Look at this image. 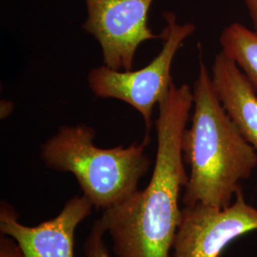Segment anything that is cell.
Here are the masks:
<instances>
[{"mask_svg":"<svg viewBox=\"0 0 257 257\" xmlns=\"http://www.w3.org/2000/svg\"><path fill=\"white\" fill-rule=\"evenodd\" d=\"M106 230L100 219L95 221L85 242L86 257H110L105 241Z\"/></svg>","mask_w":257,"mask_h":257,"instance_id":"cell-10","label":"cell"},{"mask_svg":"<svg viewBox=\"0 0 257 257\" xmlns=\"http://www.w3.org/2000/svg\"><path fill=\"white\" fill-rule=\"evenodd\" d=\"M193 108V89L173 83L158 105L156 162L147 187L102 211L116 257H171L181 217L180 197L188 182L182 140Z\"/></svg>","mask_w":257,"mask_h":257,"instance_id":"cell-1","label":"cell"},{"mask_svg":"<svg viewBox=\"0 0 257 257\" xmlns=\"http://www.w3.org/2000/svg\"><path fill=\"white\" fill-rule=\"evenodd\" d=\"M252 26L257 33V0H244Z\"/></svg>","mask_w":257,"mask_h":257,"instance_id":"cell-12","label":"cell"},{"mask_svg":"<svg viewBox=\"0 0 257 257\" xmlns=\"http://www.w3.org/2000/svg\"><path fill=\"white\" fill-rule=\"evenodd\" d=\"M87 18L82 29L101 48L103 65L115 71H132L138 47L161 39L148 25L154 0H84Z\"/></svg>","mask_w":257,"mask_h":257,"instance_id":"cell-6","label":"cell"},{"mask_svg":"<svg viewBox=\"0 0 257 257\" xmlns=\"http://www.w3.org/2000/svg\"><path fill=\"white\" fill-rule=\"evenodd\" d=\"M166 26L162 49L144 68L136 71H115L105 65L95 67L88 74V84L93 94L100 98H114L138 110L145 123V139L151 140L153 111L163 101L173 85L172 66L184 41L195 31L192 23L179 24L172 12L163 14Z\"/></svg>","mask_w":257,"mask_h":257,"instance_id":"cell-4","label":"cell"},{"mask_svg":"<svg viewBox=\"0 0 257 257\" xmlns=\"http://www.w3.org/2000/svg\"><path fill=\"white\" fill-rule=\"evenodd\" d=\"M222 53L237 65L257 92V33L233 22L219 37Z\"/></svg>","mask_w":257,"mask_h":257,"instance_id":"cell-9","label":"cell"},{"mask_svg":"<svg viewBox=\"0 0 257 257\" xmlns=\"http://www.w3.org/2000/svg\"><path fill=\"white\" fill-rule=\"evenodd\" d=\"M92 203L84 194L74 195L54 218L27 226L19 220L15 207L3 200L0 204V232L17 243L24 257H75V230L92 214Z\"/></svg>","mask_w":257,"mask_h":257,"instance_id":"cell-7","label":"cell"},{"mask_svg":"<svg viewBox=\"0 0 257 257\" xmlns=\"http://www.w3.org/2000/svg\"><path fill=\"white\" fill-rule=\"evenodd\" d=\"M0 257H24L17 243L6 235L0 236Z\"/></svg>","mask_w":257,"mask_h":257,"instance_id":"cell-11","label":"cell"},{"mask_svg":"<svg viewBox=\"0 0 257 257\" xmlns=\"http://www.w3.org/2000/svg\"><path fill=\"white\" fill-rule=\"evenodd\" d=\"M193 94L192 123L182 140L190 174L181 201L225 208L256 169V152L222 105L202 58Z\"/></svg>","mask_w":257,"mask_h":257,"instance_id":"cell-2","label":"cell"},{"mask_svg":"<svg viewBox=\"0 0 257 257\" xmlns=\"http://www.w3.org/2000/svg\"><path fill=\"white\" fill-rule=\"evenodd\" d=\"M257 230V208L243 191L225 208L183 206L171 257H220L234 240Z\"/></svg>","mask_w":257,"mask_h":257,"instance_id":"cell-5","label":"cell"},{"mask_svg":"<svg viewBox=\"0 0 257 257\" xmlns=\"http://www.w3.org/2000/svg\"><path fill=\"white\" fill-rule=\"evenodd\" d=\"M211 75L222 105L257 154V92L237 65L222 52L214 58Z\"/></svg>","mask_w":257,"mask_h":257,"instance_id":"cell-8","label":"cell"},{"mask_svg":"<svg viewBox=\"0 0 257 257\" xmlns=\"http://www.w3.org/2000/svg\"><path fill=\"white\" fill-rule=\"evenodd\" d=\"M95 136L86 124L63 125L41 144L39 156L48 169L74 175L82 194L103 211L139 190L152 166L145 151L151 140L104 149L94 144Z\"/></svg>","mask_w":257,"mask_h":257,"instance_id":"cell-3","label":"cell"}]
</instances>
